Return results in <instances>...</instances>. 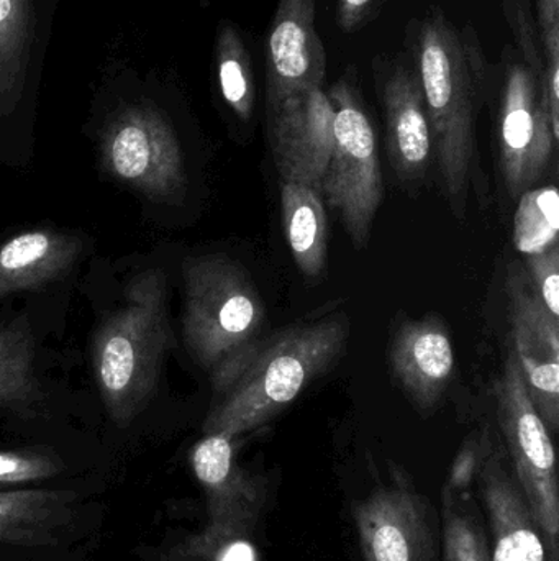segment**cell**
<instances>
[{"instance_id":"obj_6","label":"cell","mask_w":559,"mask_h":561,"mask_svg":"<svg viewBox=\"0 0 559 561\" xmlns=\"http://www.w3.org/2000/svg\"><path fill=\"white\" fill-rule=\"evenodd\" d=\"M498 417L514 477L540 527L548 561H559V484L554 440L535 409L514 350L496 386Z\"/></svg>"},{"instance_id":"obj_26","label":"cell","mask_w":559,"mask_h":561,"mask_svg":"<svg viewBox=\"0 0 559 561\" xmlns=\"http://www.w3.org/2000/svg\"><path fill=\"white\" fill-rule=\"evenodd\" d=\"M59 473V465L45 455L0 451V486L35 483Z\"/></svg>"},{"instance_id":"obj_9","label":"cell","mask_w":559,"mask_h":561,"mask_svg":"<svg viewBox=\"0 0 559 561\" xmlns=\"http://www.w3.org/2000/svg\"><path fill=\"white\" fill-rule=\"evenodd\" d=\"M366 561H435L432 507L409 484L374 490L353 510Z\"/></svg>"},{"instance_id":"obj_15","label":"cell","mask_w":559,"mask_h":561,"mask_svg":"<svg viewBox=\"0 0 559 561\" xmlns=\"http://www.w3.org/2000/svg\"><path fill=\"white\" fill-rule=\"evenodd\" d=\"M391 368L417 408L432 409L445 394L455 369L452 339L443 322L404 323L391 346Z\"/></svg>"},{"instance_id":"obj_10","label":"cell","mask_w":559,"mask_h":561,"mask_svg":"<svg viewBox=\"0 0 559 561\" xmlns=\"http://www.w3.org/2000/svg\"><path fill=\"white\" fill-rule=\"evenodd\" d=\"M334 105L324 88L292 95L269 108V144L281 181L321 193L334 150Z\"/></svg>"},{"instance_id":"obj_1","label":"cell","mask_w":559,"mask_h":561,"mask_svg":"<svg viewBox=\"0 0 559 561\" xmlns=\"http://www.w3.org/2000/svg\"><path fill=\"white\" fill-rule=\"evenodd\" d=\"M407 55L422 85L440 173L450 199H462L475 157V118L492 68L471 23L458 25L432 5L409 25Z\"/></svg>"},{"instance_id":"obj_18","label":"cell","mask_w":559,"mask_h":561,"mask_svg":"<svg viewBox=\"0 0 559 561\" xmlns=\"http://www.w3.org/2000/svg\"><path fill=\"white\" fill-rule=\"evenodd\" d=\"M282 226L298 268L317 278L327 265L328 227L324 201L312 187L281 181Z\"/></svg>"},{"instance_id":"obj_17","label":"cell","mask_w":559,"mask_h":561,"mask_svg":"<svg viewBox=\"0 0 559 561\" xmlns=\"http://www.w3.org/2000/svg\"><path fill=\"white\" fill-rule=\"evenodd\" d=\"M78 494L58 490H16L0 493V543L49 547L71 523Z\"/></svg>"},{"instance_id":"obj_11","label":"cell","mask_w":559,"mask_h":561,"mask_svg":"<svg viewBox=\"0 0 559 561\" xmlns=\"http://www.w3.org/2000/svg\"><path fill=\"white\" fill-rule=\"evenodd\" d=\"M194 473L206 491L210 524L202 536L190 543L240 539L255 527L265 506V484L238 467L233 438L206 435L194 447Z\"/></svg>"},{"instance_id":"obj_7","label":"cell","mask_w":559,"mask_h":561,"mask_svg":"<svg viewBox=\"0 0 559 561\" xmlns=\"http://www.w3.org/2000/svg\"><path fill=\"white\" fill-rule=\"evenodd\" d=\"M498 138L501 168L511 196L521 197L547 170L558 140L541 102L540 81L514 45L502 51Z\"/></svg>"},{"instance_id":"obj_20","label":"cell","mask_w":559,"mask_h":561,"mask_svg":"<svg viewBox=\"0 0 559 561\" xmlns=\"http://www.w3.org/2000/svg\"><path fill=\"white\" fill-rule=\"evenodd\" d=\"M220 91L236 117L249 121L255 111L256 85L252 59L233 23H222L217 39Z\"/></svg>"},{"instance_id":"obj_25","label":"cell","mask_w":559,"mask_h":561,"mask_svg":"<svg viewBox=\"0 0 559 561\" xmlns=\"http://www.w3.org/2000/svg\"><path fill=\"white\" fill-rule=\"evenodd\" d=\"M502 9L508 19L509 28L514 35V46L524 61L532 68L544 65L532 0H502Z\"/></svg>"},{"instance_id":"obj_30","label":"cell","mask_w":559,"mask_h":561,"mask_svg":"<svg viewBox=\"0 0 559 561\" xmlns=\"http://www.w3.org/2000/svg\"><path fill=\"white\" fill-rule=\"evenodd\" d=\"M381 0H338L337 23L341 32L360 30L376 13Z\"/></svg>"},{"instance_id":"obj_22","label":"cell","mask_w":559,"mask_h":561,"mask_svg":"<svg viewBox=\"0 0 559 561\" xmlns=\"http://www.w3.org/2000/svg\"><path fill=\"white\" fill-rule=\"evenodd\" d=\"M33 342L20 327L0 329V408H26L38 399Z\"/></svg>"},{"instance_id":"obj_8","label":"cell","mask_w":559,"mask_h":561,"mask_svg":"<svg viewBox=\"0 0 559 561\" xmlns=\"http://www.w3.org/2000/svg\"><path fill=\"white\" fill-rule=\"evenodd\" d=\"M108 173L154 201H179L187 178L183 151L163 115L147 105L125 108L102 138Z\"/></svg>"},{"instance_id":"obj_3","label":"cell","mask_w":559,"mask_h":561,"mask_svg":"<svg viewBox=\"0 0 559 561\" xmlns=\"http://www.w3.org/2000/svg\"><path fill=\"white\" fill-rule=\"evenodd\" d=\"M265 319L261 294L242 265L222 255L184 263V340L216 391L261 342Z\"/></svg>"},{"instance_id":"obj_12","label":"cell","mask_w":559,"mask_h":561,"mask_svg":"<svg viewBox=\"0 0 559 561\" xmlns=\"http://www.w3.org/2000/svg\"><path fill=\"white\" fill-rule=\"evenodd\" d=\"M327 55L315 28V0H279L266 43V108L324 88Z\"/></svg>"},{"instance_id":"obj_29","label":"cell","mask_w":559,"mask_h":561,"mask_svg":"<svg viewBox=\"0 0 559 561\" xmlns=\"http://www.w3.org/2000/svg\"><path fill=\"white\" fill-rule=\"evenodd\" d=\"M485 440L486 438H482L481 442L469 438L463 445L462 450H459L455 461H453L445 490L452 491L455 494L469 493L473 481H475L476 474H478L479 465H481Z\"/></svg>"},{"instance_id":"obj_24","label":"cell","mask_w":559,"mask_h":561,"mask_svg":"<svg viewBox=\"0 0 559 561\" xmlns=\"http://www.w3.org/2000/svg\"><path fill=\"white\" fill-rule=\"evenodd\" d=\"M534 16L545 62L541 102L559 140V0H535Z\"/></svg>"},{"instance_id":"obj_21","label":"cell","mask_w":559,"mask_h":561,"mask_svg":"<svg viewBox=\"0 0 559 561\" xmlns=\"http://www.w3.org/2000/svg\"><path fill=\"white\" fill-rule=\"evenodd\" d=\"M469 497L443 488V561H491L485 526Z\"/></svg>"},{"instance_id":"obj_16","label":"cell","mask_w":559,"mask_h":561,"mask_svg":"<svg viewBox=\"0 0 559 561\" xmlns=\"http://www.w3.org/2000/svg\"><path fill=\"white\" fill-rule=\"evenodd\" d=\"M78 237L55 230L20 233L0 247V297L61 278L81 256Z\"/></svg>"},{"instance_id":"obj_4","label":"cell","mask_w":559,"mask_h":561,"mask_svg":"<svg viewBox=\"0 0 559 561\" xmlns=\"http://www.w3.org/2000/svg\"><path fill=\"white\" fill-rule=\"evenodd\" d=\"M173 345L166 278L160 270L141 273L128 284L124 306L108 317L94 345L98 388L117 424H128L144 408Z\"/></svg>"},{"instance_id":"obj_28","label":"cell","mask_w":559,"mask_h":561,"mask_svg":"<svg viewBox=\"0 0 559 561\" xmlns=\"http://www.w3.org/2000/svg\"><path fill=\"white\" fill-rule=\"evenodd\" d=\"M20 28L19 0H0V95L12 84L7 69L12 66L13 49L19 46Z\"/></svg>"},{"instance_id":"obj_14","label":"cell","mask_w":559,"mask_h":561,"mask_svg":"<svg viewBox=\"0 0 559 561\" xmlns=\"http://www.w3.org/2000/svg\"><path fill=\"white\" fill-rule=\"evenodd\" d=\"M479 493L491 527V561H548L537 520L501 450L486 438L478 474Z\"/></svg>"},{"instance_id":"obj_2","label":"cell","mask_w":559,"mask_h":561,"mask_svg":"<svg viewBox=\"0 0 559 561\" xmlns=\"http://www.w3.org/2000/svg\"><path fill=\"white\" fill-rule=\"evenodd\" d=\"M347 336V322L334 316L261 340L235 375L217 389L203 434L235 438L268 424L337 362Z\"/></svg>"},{"instance_id":"obj_13","label":"cell","mask_w":559,"mask_h":561,"mask_svg":"<svg viewBox=\"0 0 559 561\" xmlns=\"http://www.w3.org/2000/svg\"><path fill=\"white\" fill-rule=\"evenodd\" d=\"M377 71L391 161L399 178L417 180L426 173L433 147L419 76L409 55L383 59Z\"/></svg>"},{"instance_id":"obj_19","label":"cell","mask_w":559,"mask_h":561,"mask_svg":"<svg viewBox=\"0 0 559 561\" xmlns=\"http://www.w3.org/2000/svg\"><path fill=\"white\" fill-rule=\"evenodd\" d=\"M508 293L514 348L559 356V319L547 309L531 276L517 263L509 266Z\"/></svg>"},{"instance_id":"obj_23","label":"cell","mask_w":559,"mask_h":561,"mask_svg":"<svg viewBox=\"0 0 559 561\" xmlns=\"http://www.w3.org/2000/svg\"><path fill=\"white\" fill-rule=\"evenodd\" d=\"M559 197L555 186L522 194L514 220L515 249L522 255L547 252L558 245Z\"/></svg>"},{"instance_id":"obj_27","label":"cell","mask_w":559,"mask_h":561,"mask_svg":"<svg viewBox=\"0 0 559 561\" xmlns=\"http://www.w3.org/2000/svg\"><path fill=\"white\" fill-rule=\"evenodd\" d=\"M528 276L547 309L559 316V245L525 256ZM559 319V317H558Z\"/></svg>"},{"instance_id":"obj_5","label":"cell","mask_w":559,"mask_h":561,"mask_svg":"<svg viewBox=\"0 0 559 561\" xmlns=\"http://www.w3.org/2000/svg\"><path fill=\"white\" fill-rule=\"evenodd\" d=\"M354 78V68H348L327 92L335 112V141L318 194L338 213L354 247L363 249L384 190L376 134Z\"/></svg>"}]
</instances>
